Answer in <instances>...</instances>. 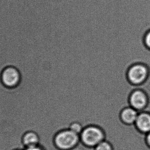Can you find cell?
<instances>
[{"label":"cell","instance_id":"1","mask_svg":"<svg viewBox=\"0 0 150 150\" xmlns=\"http://www.w3.org/2000/svg\"><path fill=\"white\" fill-rule=\"evenodd\" d=\"M80 140L79 135L71 129H65L57 134L54 138V144L61 150H69L77 145Z\"/></svg>","mask_w":150,"mask_h":150},{"label":"cell","instance_id":"2","mask_svg":"<svg viewBox=\"0 0 150 150\" xmlns=\"http://www.w3.org/2000/svg\"><path fill=\"white\" fill-rule=\"evenodd\" d=\"M82 142L86 146L95 147L104 140V134L102 129L96 126H89L83 129L80 134Z\"/></svg>","mask_w":150,"mask_h":150},{"label":"cell","instance_id":"3","mask_svg":"<svg viewBox=\"0 0 150 150\" xmlns=\"http://www.w3.org/2000/svg\"><path fill=\"white\" fill-rule=\"evenodd\" d=\"M2 83L7 88H13L19 85L21 80V74L19 69L13 65H9L3 69L1 74Z\"/></svg>","mask_w":150,"mask_h":150},{"label":"cell","instance_id":"4","mask_svg":"<svg viewBox=\"0 0 150 150\" xmlns=\"http://www.w3.org/2000/svg\"><path fill=\"white\" fill-rule=\"evenodd\" d=\"M148 75V67L140 63L132 66L127 73V77L129 82L136 85L143 83L147 79Z\"/></svg>","mask_w":150,"mask_h":150},{"label":"cell","instance_id":"5","mask_svg":"<svg viewBox=\"0 0 150 150\" xmlns=\"http://www.w3.org/2000/svg\"><path fill=\"white\" fill-rule=\"evenodd\" d=\"M129 102L131 107L139 112L147 105L148 97L142 90H136L131 95Z\"/></svg>","mask_w":150,"mask_h":150},{"label":"cell","instance_id":"6","mask_svg":"<svg viewBox=\"0 0 150 150\" xmlns=\"http://www.w3.org/2000/svg\"><path fill=\"white\" fill-rule=\"evenodd\" d=\"M135 124L140 131L146 134L150 132V114L146 112L139 113Z\"/></svg>","mask_w":150,"mask_h":150},{"label":"cell","instance_id":"7","mask_svg":"<svg viewBox=\"0 0 150 150\" xmlns=\"http://www.w3.org/2000/svg\"><path fill=\"white\" fill-rule=\"evenodd\" d=\"M139 112L137 110L131 106L125 108L121 113V120L123 122L131 125L135 123Z\"/></svg>","mask_w":150,"mask_h":150},{"label":"cell","instance_id":"8","mask_svg":"<svg viewBox=\"0 0 150 150\" xmlns=\"http://www.w3.org/2000/svg\"><path fill=\"white\" fill-rule=\"evenodd\" d=\"M22 142L26 148L37 146L40 144V138L35 132L29 131L23 136Z\"/></svg>","mask_w":150,"mask_h":150},{"label":"cell","instance_id":"9","mask_svg":"<svg viewBox=\"0 0 150 150\" xmlns=\"http://www.w3.org/2000/svg\"><path fill=\"white\" fill-rule=\"evenodd\" d=\"M95 150H112V148L109 142L103 140L95 146Z\"/></svg>","mask_w":150,"mask_h":150},{"label":"cell","instance_id":"10","mask_svg":"<svg viewBox=\"0 0 150 150\" xmlns=\"http://www.w3.org/2000/svg\"><path fill=\"white\" fill-rule=\"evenodd\" d=\"M69 129L74 132L75 133L79 135L83 131V127L81 125L79 122H74L71 125V127H69Z\"/></svg>","mask_w":150,"mask_h":150},{"label":"cell","instance_id":"11","mask_svg":"<svg viewBox=\"0 0 150 150\" xmlns=\"http://www.w3.org/2000/svg\"><path fill=\"white\" fill-rule=\"evenodd\" d=\"M144 42L146 46L150 49V30L146 33L144 38Z\"/></svg>","mask_w":150,"mask_h":150},{"label":"cell","instance_id":"12","mask_svg":"<svg viewBox=\"0 0 150 150\" xmlns=\"http://www.w3.org/2000/svg\"><path fill=\"white\" fill-rule=\"evenodd\" d=\"M25 150H44L43 148L40 146V145H37V146H31L29 147H26L25 148Z\"/></svg>","mask_w":150,"mask_h":150},{"label":"cell","instance_id":"13","mask_svg":"<svg viewBox=\"0 0 150 150\" xmlns=\"http://www.w3.org/2000/svg\"><path fill=\"white\" fill-rule=\"evenodd\" d=\"M146 142L148 143V145L150 146V132L147 133L146 135Z\"/></svg>","mask_w":150,"mask_h":150},{"label":"cell","instance_id":"14","mask_svg":"<svg viewBox=\"0 0 150 150\" xmlns=\"http://www.w3.org/2000/svg\"><path fill=\"white\" fill-rule=\"evenodd\" d=\"M91 95H92V92H91Z\"/></svg>","mask_w":150,"mask_h":150}]
</instances>
